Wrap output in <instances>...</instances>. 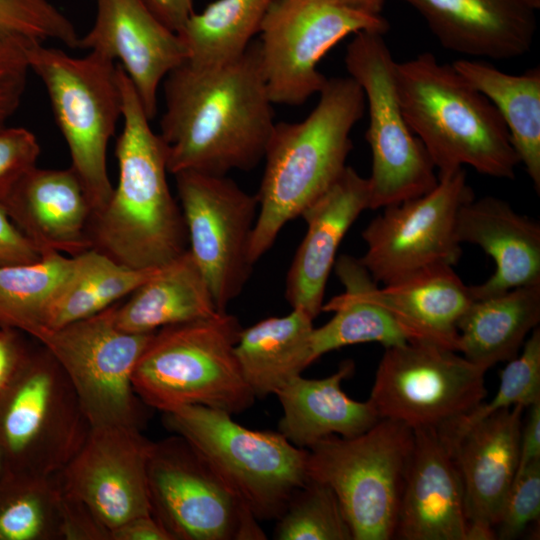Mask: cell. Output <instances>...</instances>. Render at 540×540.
<instances>
[{
  "instance_id": "1",
  "label": "cell",
  "mask_w": 540,
  "mask_h": 540,
  "mask_svg": "<svg viewBox=\"0 0 540 540\" xmlns=\"http://www.w3.org/2000/svg\"><path fill=\"white\" fill-rule=\"evenodd\" d=\"M163 91L158 134L169 173L224 176L264 158L275 122L257 40L220 66L182 63L165 77Z\"/></svg>"
},
{
  "instance_id": "2",
  "label": "cell",
  "mask_w": 540,
  "mask_h": 540,
  "mask_svg": "<svg viewBox=\"0 0 540 540\" xmlns=\"http://www.w3.org/2000/svg\"><path fill=\"white\" fill-rule=\"evenodd\" d=\"M123 127L115 156L119 178L105 207L92 216V248L136 270L160 268L188 251L180 205L167 181L166 148L150 126L136 90L117 63Z\"/></svg>"
},
{
  "instance_id": "3",
  "label": "cell",
  "mask_w": 540,
  "mask_h": 540,
  "mask_svg": "<svg viewBox=\"0 0 540 540\" xmlns=\"http://www.w3.org/2000/svg\"><path fill=\"white\" fill-rule=\"evenodd\" d=\"M361 87L350 76L328 78L319 101L300 122L275 123L257 195L259 210L250 244L255 264L282 228L325 193L346 168L351 131L365 111Z\"/></svg>"
},
{
  "instance_id": "4",
  "label": "cell",
  "mask_w": 540,
  "mask_h": 540,
  "mask_svg": "<svg viewBox=\"0 0 540 540\" xmlns=\"http://www.w3.org/2000/svg\"><path fill=\"white\" fill-rule=\"evenodd\" d=\"M402 112L433 162L438 176L463 166L513 179L520 164L494 105L453 65L430 52L396 63Z\"/></svg>"
},
{
  "instance_id": "5",
  "label": "cell",
  "mask_w": 540,
  "mask_h": 540,
  "mask_svg": "<svg viewBox=\"0 0 540 540\" xmlns=\"http://www.w3.org/2000/svg\"><path fill=\"white\" fill-rule=\"evenodd\" d=\"M241 330L235 316L221 311L155 331L132 374L137 397L162 413L189 405L247 410L256 397L235 353Z\"/></svg>"
},
{
  "instance_id": "6",
  "label": "cell",
  "mask_w": 540,
  "mask_h": 540,
  "mask_svg": "<svg viewBox=\"0 0 540 540\" xmlns=\"http://www.w3.org/2000/svg\"><path fill=\"white\" fill-rule=\"evenodd\" d=\"M163 424L184 438L259 521L276 520L307 480V449L279 431L246 428L232 414L200 405L163 412Z\"/></svg>"
},
{
  "instance_id": "7",
  "label": "cell",
  "mask_w": 540,
  "mask_h": 540,
  "mask_svg": "<svg viewBox=\"0 0 540 540\" xmlns=\"http://www.w3.org/2000/svg\"><path fill=\"white\" fill-rule=\"evenodd\" d=\"M27 57L30 71L47 91L70 153V167L94 215L105 207L114 189L107 170V148L122 118L117 63L95 52L73 57L44 43L31 44Z\"/></svg>"
},
{
  "instance_id": "8",
  "label": "cell",
  "mask_w": 540,
  "mask_h": 540,
  "mask_svg": "<svg viewBox=\"0 0 540 540\" xmlns=\"http://www.w3.org/2000/svg\"><path fill=\"white\" fill-rule=\"evenodd\" d=\"M412 446L410 427L381 418L359 435H331L307 449L308 478L333 490L353 540L394 538Z\"/></svg>"
},
{
  "instance_id": "9",
  "label": "cell",
  "mask_w": 540,
  "mask_h": 540,
  "mask_svg": "<svg viewBox=\"0 0 540 540\" xmlns=\"http://www.w3.org/2000/svg\"><path fill=\"white\" fill-rule=\"evenodd\" d=\"M383 36L370 31L354 34L344 58L347 72L361 87L368 106L372 210L420 197L439 181L433 162L402 112L396 87L397 62Z\"/></svg>"
},
{
  "instance_id": "10",
  "label": "cell",
  "mask_w": 540,
  "mask_h": 540,
  "mask_svg": "<svg viewBox=\"0 0 540 540\" xmlns=\"http://www.w3.org/2000/svg\"><path fill=\"white\" fill-rule=\"evenodd\" d=\"M90 423L65 372L45 348L30 352L0 400V449L10 471L59 473Z\"/></svg>"
},
{
  "instance_id": "11",
  "label": "cell",
  "mask_w": 540,
  "mask_h": 540,
  "mask_svg": "<svg viewBox=\"0 0 540 540\" xmlns=\"http://www.w3.org/2000/svg\"><path fill=\"white\" fill-rule=\"evenodd\" d=\"M388 29L382 15L355 10L338 0H275L257 39L271 102L305 103L328 79L318 64L331 48L351 34H385Z\"/></svg>"
},
{
  "instance_id": "12",
  "label": "cell",
  "mask_w": 540,
  "mask_h": 540,
  "mask_svg": "<svg viewBox=\"0 0 540 540\" xmlns=\"http://www.w3.org/2000/svg\"><path fill=\"white\" fill-rule=\"evenodd\" d=\"M486 370L427 341L385 347L369 401L379 418L412 430L441 428L483 402Z\"/></svg>"
},
{
  "instance_id": "13",
  "label": "cell",
  "mask_w": 540,
  "mask_h": 540,
  "mask_svg": "<svg viewBox=\"0 0 540 540\" xmlns=\"http://www.w3.org/2000/svg\"><path fill=\"white\" fill-rule=\"evenodd\" d=\"M116 304L88 318L45 330L37 341L55 358L74 388L91 427H140L135 365L152 333H130L115 323Z\"/></svg>"
},
{
  "instance_id": "14",
  "label": "cell",
  "mask_w": 540,
  "mask_h": 540,
  "mask_svg": "<svg viewBox=\"0 0 540 540\" xmlns=\"http://www.w3.org/2000/svg\"><path fill=\"white\" fill-rule=\"evenodd\" d=\"M150 511L172 540L266 539L255 515L181 436L153 441Z\"/></svg>"
},
{
  "instance_id": "15",
  "label": "cell",
  "mask_w": 540,
  "mask_h": 540,
  "mask_svg": "<svg viewBox=\"0 0 540 540\" xmlns=\"http://www.w3.org/2000/svg\"><path fill=\"white\" fill-rule=\"evenodd\" d=\"M188 235V250L219 311L245 287L254 264L250 244L259 203L226 175L183 171L174 175Z\"/></svg>"
},
{
  "instance_id": "16",
  "label": "cell",
  "mask_w": 540,
  "mask_h": 540,
  "mask_svg": "<svg viewBox=\"0 0 540 540\" xmlns=\"http://www.w3.org/2000/svg\"><path fill=\"white\" fill-rule=\"evenodd\" d=\"M430 192L383 208L362 232L359 259L384 285L434 265L454 266L461 257L456 234L460 208L474 198L464 168L438 176Z\"/></svg>"
},
{
  "instance_id": "17",
  "label": "cell",
  "mask_w": 540,
  "mask_h": 540,
  "mask_svg": "<svg viewBox=\"0 0 540 540\" xmlns=\"http://www.w3.org/2000/svg\"><path fill=\"white\" fill-rule=\"evenodd\" d=\"M151 440L140 427H91L81 448L57 473L64 495L109 534L126 521L151 513L147 462Z\"/></svg>"
},
{
  "instance_id": "18",
  "label": "cell",
  "mask_w": 540,
  "mask_h": 540,
  "mask_svg": "<svg viewBox=\"0 0 540 540\" xmlns=\"http://www.w3.org/2000/svg\"><path fill=\"white\" fill-rule=\"evenodd\" d=\"M95 3L94 23L80 36L79 48L120 64L152 120L157 113L159 87L186 61V49L177 33L160 21L144 0Z\"/></svg>"
},
{
  "instance_id": "19",
  "label": "cell",
  "mask_w": 540,
  "mask_h": 540,
  "mask_svg": "<svg viewBox=\"0 0 540 540\" xmlns=\"http://www.w3.org/2000/svg\"><path fill=\"white\" fill-rule=\"evenodd\" d=\"M467 523L452 446L439 428L413 430L394 538L465 540Z\"/></svg>"
},
{
  "instance_id": "20",
  "label": "cell",
  "mask_w": 540,
  "mask_h": 540,
  "mask_svg": "<svg viewBox=\"0 0 540 540\" xmlns=\"http://www.w3.org/2000/svg\"><path fill=\"white\" fill-rule=\"evenodd\" d=\"M368 178L346 166L335 183L301 214L306 234L286 276L285 298L292 309L315 319L322 311L324 293L336 254L349 228L369 209Z\"/></svg>"
},
{
  "instance_id": "21",
  "label": "cell",
  "mask_w": 540,
  "mask_h": 540,
  "mask_svg": "<svg viewBox=\"0 0 540 540\" xmlns=\"http://www.w3.org/2000/svg\"><path fill=\"white\" fill-rule=\"evenodd\" d=\"M426 21L441 46L474 58L508 60L528 53L536 11L522 0H401Z\"/></svg>"
},
{
  "instance_id": "22",
  "label": "cell",
  "mask_w": 540,
  "mask_h": 540,
  "mask_svg": "<svg viewBox=\"0 0 540 540\" xmlns=\"http://www.w3.org/2000/svg\"><path fill=\"white\" fill-rule=\"evenodd\" d=\"M12 222L43 255L92 248L93 209L71 167L27 172L4 202Z\"/></svg>"
},
{
  "instance_id": "23",
  "label": "cell",
  "mask_w": 540,
  "mask_h": 540,
  "mask_svg": "<svg viewBox=\"0 0 540 540\" xmlns=\"http://www.w3.org/2000/svg\"><path fill=\"white\" fill-rule=\"evenodd\" d=\"M458 241L481 247L495 263L493 275L471 286L473 299L540 283V224L516 212L503 199H471L459 210Z\"/></svg>"
},
{
  "instance_id": "24",
  "label": "cell",
  "mask_w": 540,
  "mask_h": 540,
  "mask_svg": "<svg viewBox=\"0 0 540 540\" xmlns=\"http://www.w3.org/2000/svg\"><path fill=\"white\" fill-rule=\"evenodd\" d=\"M525 409L516 405L499 410L472 426L453 445L467 522L497 525L518 468Z\"/></svg>"
},
{
  "instance_id": "25",
  "label": "cell",
  "mask_w": 540,
  "mask_h": 540,
  "mask_svg": "<svg viewBox=\"0 0 540 540\" xmlns=\"http://www.w3.org/2000/svg\"><path fill=\"white\" fill-rule=\"evenodd\" d=\"M353 371V362L344 361L328 377L299 375L290 380L275 394L283 411L278 431L295 446L308 449L328 436L353 437L372 427L380 419L373 404L356 401L341 388Z\"/></svg>"
},
{
  "instance_id": "26",
  "label": "cell",
  "mask_w": 540,
  "mask_h": 540,
  "mask_svg": "<svg viewBox=\"0 0 540 540\" xmlns=\"http://www.w3.org/2000/svg\"><path fill=\"white\" fill-rule=\"evenodd\" d=\"M333 268L344 291L322 306V311L333 312L334 315L312 331L314 361L325 353L348 345L378 342L390 347L425 341L416 330L371 298L369 289L375 281L358 258L341 255Z\"/></svg>"
},
{
  "instance_id": "27",
  "label": "cell",
  "mask_w": 540,
  "mask_h": 540,
  "mask_svg": "<svg viewBox=\"0 0 540 540\" xmlns=\"http://www.w3.org/2000/svg\"><path fill=\"white\" fill-rule=\"evenodd\" d=\"M369 294L381 306L416 330L428 342L458 352L457 324L474 301L450 265H434L379 287Z\"/></svg>"
},
{
  "instance_id": "28",
  "label": "cell",
  "mask_w": 540,
  "mask_h": 540,
  "mask_svg": "<svg viewBox=\"0 0 540 540\" xmlns=\"http://www.w3.org/2000/svg\"><path fill=\"white\" fill-rule=\"evenodd\" d=\"M210 288L190 251L160 267L122 305L116 325L130 333H152L163 327L219 313Z\"/></svg>"
},
{
  "instance_id": "29",
  "label": "cell",
  "mask_w": 540,
  "mask_h": 540,
  "mask_svg": "<svg viewBox=\"0 0 540 540\" xmlns=\"http://www.w3.org/2000/svg\"><path fill=\"white\" fill-rule=\"evenodd\" d=\"M540 322V283L474 300L457 324L458 352L484 370L518 355Z\"/></svg>"
},
{
  "instance_id": "30",
  "label": "cell",
  "mask_w": 540,
  "mask_h": 540,
  "mask_svg": "<svg viewBox=\"0 0 540 540\" xmlns=\"http://www.w3.org/2000/svg\"><path fill=\"white\" fill-rule=\"evenodd\" d=\"M313 318L301 309L242 328L235 346L245 382L257 398L276 394L314 362Z\"/></svg>"
},
{
  "instance_id": "31",
  "label": "cell",
  "mask_w": 540,
  "mask_h": 540,
  "mask_svg": "<svg viewBox=\"0 0 540 540\" xmlns=\"http://www.w3.org/2000/svg\"><path fill=\"white\" fill-rule=\"evenodd\" d=\"M453 67L481 92L500 114L513 148L540 192V69L523 74L503 72L476 59H460Z\"/></svg>"
},
{
  "instance_id": "32",
  "label": "cell",
  "mask_w": 540,
  "mask_h": 540,
  "mask_svg": "<svg viewBox=\"0 0 540 540\" xmlns=\"http://www.w3.org/2000/svg\"><path fill=\"white\" fill-rule=\"evenodd\" d=\"M72 258L71 268L49 305L45 330L57 329L106 310L130 295L158 269H131L94 248Z\"/></svg>"
},
{
  "instance_id": "33",
  "label": "cell",
  "mask_w": 540,
  "mask_h": 540,
  "mask_svg": "<svg viewBox=\"0 0 540 540\" xmlns=\"http://www.w3.org/2000/svg\"><path fill=\"white\" fill-rule=\"evenodd\" d=\"M275 0H216L177 32L188 64L215 67L239 58L259 33Z\"/></svg>"
},
{
  "instance_id": "34",
  "label": "cell",
  "mask_w": 540,
  "mask_h": 540,
  "mask_svg": "<svg viewBox=\"0 0 540 540\" xmlns=\"http://www.w3.org/2000/svg\"><path fill=\"white\" fill-rule=\"evenodd\" d=\"M65 523L56 474L8 471L0 479V540H65Z\"/></svg>"
},
{
  "instance_id": "35",
  "label": "cell",
  "mask_w": 540,
  "mask_h": 540,
  "mask_svg": "<svg viewBox=\"0 0 540 540\" xmlns=\"http://www.w3.org/2000/svg\"><path fill=\"white\" fill-rule=\"evenodd\" d=\"M72 261V256L49 253L33 263L0 267V327L37 340L46 329L49 305Z\"/></svg>"
},
{
  "instance_id": "36",
  "label": "cell",
  "mask_w": 540,
  "mask_h": 540,
  "mask_svg": "<svg viewBox=\"0 0 540 540\" xmlns=\"http://www.w3.org/2000/svg\"><path fill=\"white\" fill-rule=\"evenodd\" d=\"M274 539L353 540V534L333 490L308 478L276 519Z\"/></svg>"
},
{
  "instance_id": "37",
  "label": "cell",
  "mask_w": 540,
  "mask_h": 540,
  "mask_svg": "<svg viewBox=\"0 0 540 540\" xmlns=\"http://www.w3.org/2000/svg\"><path fill=\"white\" fill-rule=\"evenodd\" d=\"M540 400V329L536 327L525 340L520 355L508 361L500 372L496 395L470 412L439 428L452 446L472 426L489 415L521 405L527 408Z\"/></svg>"
},
{
  "instance_id": "38",
  "label": "cell",
  "mask_w": 540,
  "mask_h": 540,
  "mask_svg": "<svg viewBox=\"0 0 540 540\" xmlns=\"http://www.w3.org/2000/svg\"><path fill=\"white\" fill-rule=\"evenodd\" d=\"M0 38L28 44L56 41L75 49L80 36L51 0H0Z\"/></svg>"
},
{
  "instance_id": "39",
  "label": "cell",
  "mask_w": 540,
  "mask_h": 540,
  "mask_svg": "<svg viewBox=\"0 0 540 540\" xmlns=\"http://www.w3.org/2000/svg\"><path fill=\"white\" fill-rule=\"evenodd\" d=\"M540 460L515 474L495 526L496 539L513 540L539 519Z\"/></svg>"
},
{
  "instance_id": "40",
  "label": "cell",
  "mask_w": 540,
  "mask_h": 540,
  "mask_svg": "<svg viewBox=\"0 0 540 540\" xmlns=\"http://www.w3.org/2000/svg\"><path fill=\"white\" fill-rule=\"evenodd\" d=\"M40 145L23 127H0V203L4 204L19 180L37 166Z\"/></svg>"
},
{
  "instance_id": "41",
  "label": "cell",
  "mask_w": 540,
  "mask_h": 540,
  "mask_svg": "<svg viewBox=\"0 0 540 540\" xmlns=\"http://www.w3.org/2000/svg\"><path fill=\"white\" fill-rule=\"evenodd\" d=\"M31 44L0 38V127L17 111L30 71L27 50Z\"/></svg>"
},
{
  "instance_id": "42",
  "label": "cell",
  "mask_w": 540,
  "mask_h": 540,
  "mask_svg": "<svg viewBox=\"0 0 540 540\" xmlns=\"http://www.w3.org/2000/svg\"><path fill=\"white\" fill-rule=\"evenodd\" d=\"M42 258L33 243L18 229L0 203V267L29 264Z\"/></svg>"
},
{
  "instance_id": "43",
  "label": "cell",
  "mask_w": 540,
  "mask_h": 540,
  "mask_svg": "<svg viewBox=\"0 0 540 540\" xmlns=\"http://www.w3.org/2000/svg\"><path fill=\"white\" fill-rule=\"evenodd\" d=\"M19 332L12 328L0 327V400L31 352Z\"/></svg>"
},
{
  "instance_id": "44",
  "label": "cell",
  "mask_w": 540,
  "mask_h": 540,
  "mask_svg": "<svg viewBox=\"0 0 540 540\" xmlns=\"http://www.w3.org/2000/svg\"><path fill=\"white\" fill-rule=\"evenodd\" d=\"M527 409V416L522 420L516 473L530 463L540 460V400L529 405Z\"/></svg>"
},
{
  "instance_id": "45",
  "label": "cell",
  "mask_w": 540,
  "mask_h": 540,
  "mask_svg": "<svg viewBox=\"0 0 540 540\" xmlns=\"http://www.w3.org/2000/svg\"><path fill=\"white\" fill-rule=\"evenodd\" d=\"M109 540H172L151 513L134 517L110 532Z\"/></svg>"
},
{
  "instance_id": "46",
  "label": "cell",
  "mask_w": 540,
  "mask_h": 540,
  "mask_svg": "<svg viewBox=\"0 0 540 540\" xmlns=\"http://www.w3.org/2000/svg\"><path fill=\"white\" fill-rule=\"evenodd\" d=\"M144 2L158 19L175 33L195 12L193 0H144Z\"/></svg>"
},
{
  "instance_id": "47",
  "label": "cell",
  "mask_w": 540,
  "mask_h": 540,
  "mask_svg": "<svg viewBox=\"0 0 540 540\" xmlns=\"http://www.w3.org/2000/svg\"><path fill=\"white\" fill-rule=\"evenodd\" d=\"M496 539L495 528L480 522H468L465 540H493Z\"/></svg>"
},
{
  "instance_id": "48",
  "label": "cell",
  "mask_w": 540,
  "mask_h": 540,
  "mask_svg": "<svg viewBox=\"0 0 540 540\" xmlns=\"http://www.w3.org/2000/svg\"><path fill=\"white\" fill-rule=\"evenodd\" d=\"M344 5L355 10L372 14L381 15L386 0H338Z\"/></svg>"
},
{
  "instance_id": "49",
  "label": "cell",
  "mask_w": 540,
  "mask_h": 540,
  "mask_svg": "<svg viewBox=\"0 0 540 540\" xmlns=\"http://www.w3.org/2000/svg\"><path fill=\"white\" fill-rule=\"evenodd\" d=\"M10 471L8 466H7V463H6V460L4 458V455L0 449V479L6 475V473Z\"/></svg>"
},
{
  "instance_id": "50",
  "label": "cell",
  "mask_w": 540,
  "mask_h": 540,
  "mask_svg": "<svg viewBox=\"0 0 540 540\" xmlns=\"http://www.w3.org/2000/svg\"><path fill=\"white\" fill-rule=\"evenodd\" d=\"M522 1L535 11H537L540 8V0H522Z\"/></svg>"
}]
</instances>
